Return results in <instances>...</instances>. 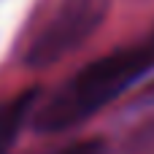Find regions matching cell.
I'll list each match as a JSON object with an SVG mask.
<instances>
[{
  "instance_id": "cell-1",
  "label": "cell",
  "mask_w": 154,
  "mask_h": 154,
  "mask_svg": "<svg viewBox=\"0 0 154 154\" xmlns=\"http://www.w3.org/2000/svg\"><path fill=\"white\" fill-rule=\"evenodd\" d=\"M152 70L154 32L135 46H119L87 62L81 70L65 79L41 106H35L32 127L41 135L68 133L89 122L95 114H100L114 100H119L133 84L146 79Z\"/></svg>"
},
{
  "instance_id": "cell-2",
  "label": "cell",
  "mask_w": 154,
  "mask_h": 154,
  "mask_svg": "<svg viewBox=\"0 0 154 154\" xmlns=\"http://www.w3.org/2000/svg\"><path fill=\"white\" fill-rule=\"evenodd\" d=\"M111 0H57L22 51L27 70H46L81 49L108 19Z\"/></svg>"
},
{
  "instance_id": "cell-3",
  "label": "cell",
  "mask_w": 154,
  "mask_h": 154,
  "mask_svg": "<svg viewBox=\"0 0 154 154\" xmlns=\"http://www.w3.org/2000/svg\"><path fill=\"white\" fill-rule=\"evenodd\" d=\"M41 89L27 87L24 92H16L5 103H0V154H11L19 141V133L27 122H32L35 106H38Z\"/></svg>"
},
{
  "instance_id": "cell-4",
  "label": "cell",
  "mask_w": 154,
  "mask_h": 154,
  "mask_svg": "<svg viewBox=\"0 0 154 154\" xmlns=\"http://www.w3.org/2000/svg\"><path fill=\"white\" fill-rule=\"evenodd\" d=\"M130 152L133 154H154V119L143 122L133 138H130Z\"/></svg>"
},
{
  "instance_id": "cell-5",
  "label": "cell",
  "mask_w": 154,
  "mask_h": 154,
  "mask_svg": "<svg viewBox=\"0 0 154 154\" xmlns=\"http://www.w3.org/2000/svg\"><path fill=\"white\" fill-rule=\"evenodd\" d=\"M57 154H106V141H103V138L73 141V143H68L62 152H57Z\"/></svg>"
}]
</instances>
